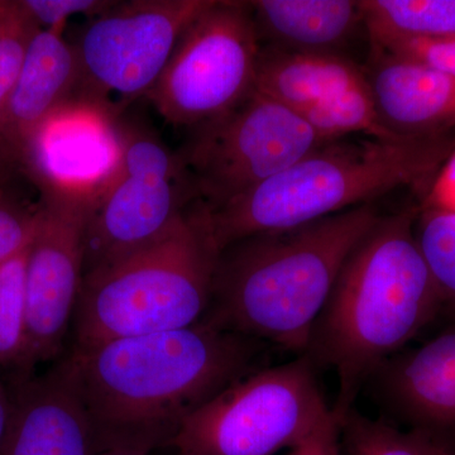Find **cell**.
<instances>
[{
	"instance_id": "cell-32",
	"label": "cell",
	"mask_w": 455,
	"mask_h": 455,
	"mask_svg": "<svg viewBox=\"0 0 455 455\" xmlns=\"http://www.w3.org/2000/svg\"><path fill=\"white\" fill-rule=\"evenodd\" d=\"M13 173L0 167V188H4Z\"/></svg>"
},
{
	"instance_id": "cell-7",
	"label": "cell",
	"mask_w": 455,
	"mask_h": 455,
	"mask_svg": "<svg viewBox=\"0 0 455 455\" xmlns=\"http://www.w3.org/2000/svg\"><path fill=\"white\" fill-rule=\"evenodd\" d=\"M197 200L181 157L140 125H122L118 164L90 208L84 274L166 235Z\"/></svg>"
},
{
	"instance_id": "cell-11",
	"label": "cell",
	"mask_w": 455,
	"mask_h": 455,
	"mask_svg": "<svg viewBox=\"0 0 455 455\" xmlns=\"http://www.w3.org/2000/svg\"><path fill=\"white\" fill-rule=\"evenodd\" d=\"M92 203L50 194L38 205L26 268V343L20 372L56 358L74 319L84 277V233Z\"/></svg>"
},
{
	"instance_id": "cell-24",
	"label": "cell",
	"mask_w": 455,
	"mask_h": 455,
	"mask_svg": "<svg viewBox=\"0 0 455 455\" xmlns=\"http://www.w3.org/2000/svg\"><path fill=\"white\" fill-rule=\"evenodd\" d=\"M0 188V265L25 252L37 229L38 206L28 209Z\"/></svg>"
},
{
	"instance_id": "cell-20",
	"label": "cell",
	"mask_w": 455,
	"mask_h": 455,
	"mask_svg": "<svg viewBox=\"0 0 455 455\" xmlns=\"http://www.w3.org/2000/svg\"><path fill=\"white\" fill-rule=\"evenodd\" d=\"M340 447L346 455H455L447 443L415 430H401L350 410L340 420Z\"/></svg>"
},
{
	"instance_id": "cell-13",
	"label": "cell",
	"mask_w": 455,
	"mask_h": 455,
	"mask_svg": "<svg viewBox=\"0 0 455 455\" xmlns=\"http://www.w3.org/2000/svg\"><path fill=\"white\" fill-rule=\"evenodd\" d=\"M77 62L62 32L41 29L33 38L16 85L0 110V167L23 171L38 131L74 98Z\"/></svg>"
},
{
	"instance_id": "cell-5",
	"label": "cell",
	"mask_w": 455,
	"mask_h": 455,
	"mask_svg": "<svg viewBox=\"0 0 455 455\" xmlns=\"http://www.w3.org/2000/svg\"><path fill=\"white\" fill-rule=\"evenodd\" d=\"M218 256L208 212L196 202L157 241L84 274L73 319L74 348L202 322Z\"/></svg>"
},
{
	"instance_id": "cell-1",
	"label": "cell",
	"mask_w": 455,
	"mask_h": 455,
	"mask_svg": "<svg viewBox=\"0 0 455 455\" xmlns=\"http://www.w3.org/2000/svg\"><path fill=\"white\" fill-rule=\"evenodd\" d=\"M259 340L200 322L74 348L60 363L84 407L95 451L151 455L188 416L248 374Z\"/></svg>"
},
{
	"instance_id": "cell-17",
	"label": "cell",
	"mask_w": 455,
	"mask_h": 455,
	"mask_svg": "<svg viewBox=\"0 0 455 455\" xmlns=\"http://www.w3.org/2000/svg\"><path fill=\"white\" fill-rule=\"evenodd\" d=\"M364 84L366 73L339 53L293 52L260 46L254 92L299 113Z\"/></svg>"
},
{
	"instance_id": "cell-29",
	"label": "cell",
	"mask_w": 455,
	"mask_h": 455,
	"mask_svg": "<svg viewBox=\"0 0 455 455\" xmlns=\"http://www.w3.org/2000/svg\"><path fill=\"white\" fill-rule=\"evenodd\" d=\"M12 412V395L0 382V451L7 435L9 419Z\"/></svg>"
},
{
	"instance_id": "cell-15",
	"label": "cell",
	"mask_w": 455,
	"mask_h": 455,
	"mask_svg": "<svg viewBox=\"0 0 455 455\" xmlns=\"http://www.w3.org/2000/svg\"><path fill=\"white\" fill-rule=\"evenodd\" d=\"M374 107L386 130L398 137L455 132V77L415 60L373 52L366 73Z\"/></svg>"
},
{
	"instance_id": "cell-9",
	"label": "cell",
	"mask_w": 455,
	"mask_h": 455,
	"mask_svg": "<svg viewBox=\"0 0 455 455\" xmlns=\"http://www.w3.org/2000/svg\"><path fill=\"white\" fill-rule=\"evenodd\" d=\"M259 53L250 2L214 0L182 33L146 98L167 122L199 127L253 92Z\"/></svg>"
},
{
	"instance_id": "cell-33",
	"label": "cell",
	"mask_w": 455,
	"mask_h": 455,
	"mask_svg": "<svg viewBox=\"0 0 455 455\" xmlns=\"http://www.w3.org/2000/svg\"><path fill=\"white\" fill-rule=\"evenodd\" d=\"M175 455H196V454L188 453V451H176Z\"/></svg>"
},
{
	"instance_id": "cell-14",
	"label": "cell",
	"mask_w": 455,
	"mask_h": 455,
	"mask_svg": "<svg viewBox=\"0 0 455 455\" xmlns=\"http://www.w3.org/2000/svg\"><path fill=\"white\" fill-rule=\"evenodd\" d=\"M0 455H97L88 416L59 366L22 377Z\"/></svg>"
},
{
	"instance_id": "cell-4",
	"label": "cell",
	"mask_w": 455,
	"mask_h": 455,
	"mask_svg": "<svg viewBox=\"0 0 455 455\" xmlns=\"http://www.w3.org/2000/svg\"><path fill=\"white\" fill-rule=\"evenodd\" d=\"M455 149L454 133L335 140L236 199L208 211L218 252L266 233L307 226L403 187H430Z\"/></svg>"
},
{
	"instance_id": "cell-23",
	"label": "cell",
	"mask_w": 455,
	"mask_h": 455,
	"mask_svg": "<svg viewBox=\"0 0 455 455\" xmlns=\"http://www.w3.org/2000/svg\"><path fill=\"white\" fill-rule=\"evenodd\" d=\"M40 31L20 0H16L11 20L0 33V110L16 85L33 38Z\"/></svg>"
},
{
	"instance_id": "cell-3",
	"label": "cell",
	"mask_w": 455,
	"mask_h": 455,
	"mask_svg": "<svg viewBox=\"0 0 455 455\" xmlns=\"http://www.w3.org/2000/svg\"><path fill=\"white\" fill-rule=\"evenodd\" d=\"M379 220L366 204L228 245L202 322L307 352L347 259Z\"/></svg>"
},
{
	"instance_id": "cell-12",
	"label": "cell",
	"mask_w": 455,
	"mask_h": 455,
	"mask_svg": "<svg viewBox=\"0 0 455 455\" xmlns=\"http://www.w3.org/2000/svg\"><path fill=\"white\" fill-rule=\"evenodd\" d=\"M377 398L407 429L455 448V322L371 376Z\"/></svg>"
},
{
	"instance_id": "cell-6",
	"label": "cell",
	"mask_w": 455,
	"mask_h": 455,
	"mask_svg": "<svg viewBox=\"0 0 455 455\" xmlns=\"http://www.w3.org/2000/svg\"><path fill=\"white\" fill-rule=\"evenodd\" d=\"M307 355L248 374L188 416L171 448L196 455H275L331 414Z\"/></svg>"
},
{
	"instance_id": "cell-28",
	"label": "cell",
	"mask_w": 455,
	"mask_h": 455,
	"mask_svg": "<svg viewBox=\"0 0 455 455\" xmlns=\"http://www.w3.org/2000/svg\"><path fill=\"white\" fill-rule=\"evenodd\" d=\"M421 206L455 212V149L431 181Z\"/></svg>"
},
{
	"instance_id": "cell-19",
	"label": "cell",
	"mask_w": 455,
	"mask_h": 455,
	"mask_svg": "<svg viewBox=\"0 0 455 455\" xmlns=\"http://www.w3.org/2000/svg\"><path fill=\"white\" fill-rule=\"evenodd\" d=\"M324 142L349 134H364L379 140H397L382 124L368 84L347 90L299 112Z\"/></svg>"
},
{
	"instance_id": "cell-2",
	"label": "cell",
	"mask_w": 455,
	"mask_h": 455,
	"mask_svg": "<svg viewBox=\"0 0 455 455\" xmlns=\"http://www.w3.org/2000/svg\"><path fill=\"white\" fill-rule=\"evenodd\" d=\"M419 208L379 223L341 269L311 333L307 355L339 381L333 412L352 410L362 385L444 310L415 236Z\"/></svg>"
},
{
	"instance_id": "cell-21",
	"label": "cell",
	"mask_w": 455,
	"mask_h": 455,
	"mask_svg": "<svg viewBox=\"0 0 455 455\" xmlns=\"http://www.w3.org/2000/svg\"><path fill=\"white\" fill-rule=\"evenodd\" d=\"M415 236L443 307L455 316V212L420 206Z\"/></svg>"
},
{
	"instance_id": "cell-22",
	"label": "cell",
	"mask_w": 455,
	"mask_h": 455,
	"mask_svg": "<svg viewBox=\"0 0 455 455\" xmlns=\"http://www.w3.org/2000/svg\"><path fill=\"white\" fill-rule=\"evenodd\" d=\"M31 247V245H29ZM28 250L0 265V367L22 363L26 343Z\"/></svg>"
},
{
	"instance_id": "cell-16",
	"label": "cell",
	"mask_w": 455,
	"mask_h": 455,
	"mask_svg": "<svg viewBox=\"0 0 455 455\" xmlns=\"http://www.w3.org/2000/svg\"><path fill=\"white\" fill-rule=\"evenodd\" d=\"M250 7L259 42L278 50L338 53L366 29L361 2L353 0H254Z\"/></svg>"
},
{
	"instance_id": "cell-8",
	"label": "cell",
	"mask_w": 455,
	"mask_h": 455,
	"mask_svg": "<svg viewBox=\"0 0 455 455\" xmlns=\"http://www.w3.org/2000/svg\"><path fill=\"white\" fill-rule=\"evenodd\" d=\"M214 0L114 2L92 18L76 44L75 99L118 116L146 98L160 79L182 33Z\"/></svg>"
},
{
	"instance_id": "cell-26",
	"label": "cell",
	"mask_w": 455,
	"mask_h": 455,
	"mask_svg": "<svg viewBox=\"0 0 455 455\" xmlns=\"http://www.w3.org/2000/svg\"><path fill=\"white\" fill-rule=\"evenodd\" d=\"M373 52H387L392 55L415 60L443 73L455 77V38L453 40H407L392 42Z\"/></svg>"
},
{
	"instance_id": "cell-27",
	"label": "cell",
	"mask_w": 455,
	"mask_h": 455,
	"mask_svg": "<svg viewBox=\"0 0 455 455\" xmlns=\"http://www.w3.org/2000/svg\"><path fill=\"white\" fill-rule=\"evenodd\" d=\"M286 455H341L340 424L333 410L307 438Z\"/></svg>"
},
{
	"instance_id": "cell-31",
	"label": "cell",
	"mask_w": 455,
	"mask_h": 455,
	"mask_svg": "<svg viewBox=\"0 0 455 455\" xmlns=\"http://www.w3.org/2000/svg\"><path fill=\"white\" fill-rule=\"evenodd\" d=\"M97 455H149L140 451H128V449H110V451H100Z\"/></svg>"
},
{
	"instance_id": "cell-10",
	"label": "cell",
	"mask_w": 455,
	"mask_h": 455,
	"mask_svg": "<svg viewBox=\"0 0 455 455\" xmlns=\"http://www.w3.org/2000/svg\"><path fill=\"white\" fill-rule=\"evenodd\" d=\"M323 143L300 114L253 90L224 116L199 125L179 155L197 202L215 211L289 169Z\"/></svg>"
},
{
	"instance_id": "cell-30",
	"label": "cell",
	"mask_w": 455,
	"mask_h": 455,
	"mask_svg": "<svg viewBox=\"0 0 455 455\" xmlns=\"http://www.w3.org/2000/svg\"><path fill=\"white\" fill-rule=\"evenodd\" d=\"M14 3H16V0H0V33L7 26L8 20H11Z\"/></svg>"
},
{
	"instance_id": "cell-18",
	"label": "cell",
	"mask_w": 455,
	"mask_h": 455,
	"mask_svg": "<svg viewBox=\"0 0 455 455\" xmlns=\"http://www.w3.org/2000/svg\"><path fill=\"white\" fill-rule=\"evenodd\" d=\"M361 5L372 50L397 41L455 38V0H364Z\"/></svg>"
},
{
	"instance_id": "cell-25",
	"label": "cell",
	"mask_w": 455,
	"mask_h": 455,
	"mask_svg": "<svg viewBox=\"0 0 455 455\" xmlns=\"http://www.w3.org/2000/svg\"><path fill=\"white\" fill-rule=\"evenodd\" d=\"M27 13L41 29L64 31L74 16L98 17L114 4L113 0H20Z\"/></svg>"
}]
</instances>
